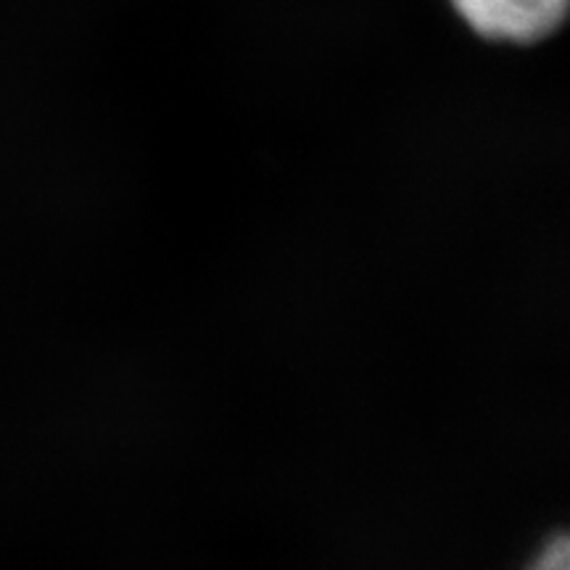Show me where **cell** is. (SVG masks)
<instances>
[{"label": "cell", "instance_id": "cell-1", "mask_svg": "<svg viewBox=\"0 0 570 570\" xmlns=\"http://www.w3.org/2000/svg\"><path fill=\"white\" fill-rule=\"evenodd\" d=\"M460 19L487 40L531 46L558 30L570 0H449Z\"/></svg>", "mask_w": 570, "mask_h": 570}, {"label": "cell", "instance_id": "cell-2", "mask_svg": "<svg viewBox=\"0 0 570 570\" xmlns=\"http://www.w3.org/2000/svg\"><path fill=\"white\" fill-rule=\"evenodd\" d=\"M529 570H570V547H568V539L562 537H554L550 544L541 550V554L537 560H533V566Z\"/></svg>", "mask_w": 570, "mask_h": 570}]
</instances>
